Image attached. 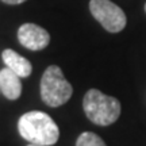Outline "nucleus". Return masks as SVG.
Wrapping results in <instances>:
<instances>
[{"mask_svg":"<svg viewBox=\"0 0 146 146\" xmlns=\"http://www.w3.org/2000/svg\"><path fill=\"white\" fill-rule=\"evenodd\" d=\"M1 1H4L5 4H21L23 1H26V0H1Z\"/></svg>","mask_w":146,"mask_h":146,"instance_id":"obj_9","label":"nucleus"},{"mask_svg":"<svg viewBox=\"0 0 146 146\" xmlns=\"http://www.w3.org/2000/svg\"><path fill=\"white\" fill-rule=\"evenodd\" d=\"M83 108L92 123L110 126L115 123L120 115V103L112 96L104 95L99 89H89L83 100Z\"/></svg>","mask_w":146,"mask_h":146,"instance_id":"obj_2","label":"nucleus"},{"mask_svg":"<svg viewBox=\"0 0 146 146\" xmlns=\"http://www.w3.org/2000/svg\"><path fill=\"white\" fill-rule=\"evenodd\" d=\"M18 39L22 46L29 50H42L49 45V33L34 23H25L18 30Z\"/></svg>","mask_w":146,"mask_h":146,"instance_id":"obj_5","label":"nucleus"},{"mask_svg":"<svg viewBox=\"0 0 146 146\" xmlns=\"http://www.w3.org/2000/svg\"><path fill=\"white\" fill-rule=\"evenodd\" d=\"M145 11H146V4H145Z\"/></svg>","mask_w":146,"mask_h":146,"instance_id":"obj_11","label":"nucleus"},{"mask_svg":"<svg viewBox=\"0 0 146 146\" xmlns=\"http://www.w3.org/2000/svg\"><path fill=\"white\" fill-rule=\"evenodd\" d=\"M73 88L57 65H50L41 78V98L50 107L62 106L72 98Z\"/></svg>","mask_w":146,"mask_h":146,"instance_id":"obj_3","label":"nucleus"},{"mask_svg":"<svg viewBox=\"0 0 146 146\" xmlns=\"http://www.w3.org/2000/svg\"><path fill=\"white\" fill-rule=\"evenodd\" d=\"M0 92L10 100L19 99L22 94L21 77L8 68L0 70Z\"/></svg>","mask_w":146,"mask_h":146,"instance_id":"obj_6","label":"nucleus"},{"mask_svg":"<svg viewBox=\"0 0 146 146\" xmlns=\"http://www.w3.org/2000/svg\"><path fill=\"white\" fill-rule=\"evenodd\" d=\"M76 146H107V145L99 135H96L95 133H91V131H87V133H83L81 135H78L77 141H76Z\"/></svg>","mask_w":146,"mask_h":146,"instance_id":"obj_8","label":"nucleus"},{"mask_svg":"<svg viewBox=\"0 0 146 146\" xmlns=\"http://www.w3.org/2000/svg\"><path fill=\"white\" fill-rule=\"evenodd\" d=\"M29 146H41V145H34V143H30Z\"/></svg>","mask_w":146,"mask_h":146,"instance_id":"obj_10","label":"nucleus"},{"mask_svg":"<svg viewBox=\"0 0 146 146\" xmlns=\"http://www.w3.org/2000/svg\"><path fill=\"white\" fill-rule=\"evenodd\" d=\"M1 58L4 61L5 66L11 69L12 72H15L19 77H29L33 72V65L31 62L25 58L23 56L18 54L16 52L11 50V49H5L1 53Z\"/></svg>","mask_w":146,"mask_h":146,"instance_id":"obj_7","label":"nucleus"},{"mask_svg":"<svg viewBox=\"0 0 146 146\" xmlns=\"http://www.w3.org/2000/svg\"><path fill=\"white\" fill-rule=\"evenodd\" d=\"M18 131L27 142L41 146L54 145L60 137L56 122L42 111H30L22 115L18 120Z\"/></svg>","mask_w":146,"mask_h":146,"instance_id":"obj_1","label":"nucleus"},{"mask_svg":"<svg viewBox=\"0 0 146 146\" xmlns=\"http://www.w3.org/2000/svg\"><path fill=\"white\" fill-rule=\"evenodd\" d=\"M89 11L107 31L119 33L126 27L127 19L125 12L111 0H91Z\"/></svg>","mask_w":146,"mask_h":146,"instance_id":"obj_4","label":"nucleus"}]
</instances>
